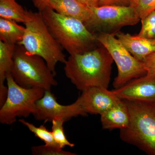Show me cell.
I'll list each match as a JSON object with an SVG mask.
<instances>
[{"label": "cell", "instance_id": "1", "mask_svg": "<svg viewBox=\"0 0 155 155\" xmlns=\"http://www.w3.org/2000/svg\"><path fill=\"white\" fill-rule=\"evenodd\" d=\"M114 61L101 44L82 54L70 55L65 62V75L77 89L108 88Z\"/></svg>", "mask_w": 155, "mask_h": 155}, {"label": "cell", "instance_id": "2", "mask_svg": "<svg viewBox=\"0 0 155 155\" xmlns=\"http://www.w3.org/2000/svg\"><path fill=\"white\" fill-rule=\"evenodd\" d=\"M41 12L50 32L70 55L86 52L101 45L95 34L79 19L58 14L49 7Z\"/></svg>", "mask_w": 155, "mask_h": 155}, {"label": "cell", "instance_id": "3", "mask_svg": "<svg viewBox=\"0 0 155 155\" xmlns=\"http://www.w3.org/2000/svg\"><path fill=\"white\" fill-rule=\"evenodd\" d=\"M25 32L21 45L29 54L39 56L45 61L48 67L56 75V65L67 61L64 49L50 32L41 12L27 11L24 23Z\"/></svg>", "mask_w": 155, "mask_h": 155}, {"label": "cell", "instance_id": "4", "mask_svg": "<svg viewBox=\"0 0 155 155\" xmlns=\"http://www.w3.org/2000/svg\"><path fill=\"white\" fill-rule=\"evenodd\" d=\"M125 101L130 123L128 127L120 130V139L147 154L155 155V102Z\"/></svg>", "mask_w": 155, "mask_h": 155}, {"label": "cell", "instance_id": "5", "mask_svg": "<svg viewBox=\"0 0 155 155\" xmlns=\"http://www.w3.org/2000/svg\"><path fill=\"white\" fill-rule=\"evenodd\" d=\"M11 74L15 81L25 88L51 90L58 84L55 75L45 60L39 56L28 54L21 45H16Z\"/></svg>", "mask_w": 155, "mask_h": 155}, {"label": "cell", "instance_id": "6", "mask_svg": "<svg viewBox=\"0 0 155 155\" xmlns=\"http://www.w3.org/2000/svg\"><path fill=\"white\" fill-rule=\"evenodd\" d=\"M8 94L5 101L0 108V122L11 125L17 117H27L34 114L37 101L44 94L43 89L25 88L15 81L9 73L6 76Z\"/></svg>", "mask_w": 155, "mask_h": 155}, {"label": "cell", "instance_id": "7", "mask_svg": "<svg viewBox=\"0 0 155 155\" xmlns=\"http://www.w3.org/2000/svg\"><path fill=\"white\" fill-rule=\"evenodd\" d=\"M94 34L97 40L107 49L118 68V75L113 83L115 89L119 88L132 79L147 75L142 62L133 57L115 35Z\"/></svg>", "mask_w": 155, "mask_h": 155}, {"label": "cell", "instance_id": "8", "mask_svg": "<svg viewBox=\"0 0 155 155\" xmlns=\"http://www.w3.org/2000/svg\"><path fill=\"white\" fill-rule=\"evenodd\" d=\"M89 7L92 13L84 24L94 34L102 32L116 35L122 27L135 25L140 20L131 5Z\"/></svg>", "mask_w": 155, "mask_h": 155}, {"label": "cell", "instance_id": "9", "mask_svg": "<svg viewBox=\"0 0 155 155\" xmlns=\"http://www.w3.org/2000/svg\"><path fill=\"white\" fill-rule=\"evenodd\" d=\"M33 115L36 120L45 122L55 119L67 121L72 117L84 116L76 101L68 105L61 104L51 90L45 91L43 96L37 101Z\"/></svg>", "mask_w": 155, "mask_h": 155}, {"label": "cell", "instance_id": "10", "mask_svg": "<svg viewBox=\"0 0 155 155\" xmlns=\"http://www.w3.org/2000/svg\"><path fill=\"white\" fill-rule=\"evenodd\" d=\"M120 100L113 90L94 87L82 91L75 101L86 116L88 114L100 115Z\"/></svg>", "mask_w": 155, "mask_h": 155}, {"label": "cell", "instance_id": "11", "mask_svg": "<svg viewBox=\"0 0 155 155\" xmlns=\"http://www.w3.org/2000/svg\"><path fill=\"white\" fill-rule=\"evenodd\" d=\"M119 98L140 102H155V76L134 78L113 90Z\"/></svg>", "mask_w": 155, "mask_h": 155}, {"label": "cell", "instance_id": "12", "mask_svg": "<svg viewBox=\"0 0 155 155\" xmlns=\"http://www.w3.org/2000/svg\"><path fill=\"white\" fill-rule=\"evenodd\" d=\"M116 37L133 57L142 62L148 56L155 52V39L144 38L119 31Z\"/></svg>", "mask_w": 155, "mask_h": 155}, {"label": "cell", "instance_id": "13", "mask_svg": "<svg viewBox=\"0 0 155 155\" xmlns=\"http://www.w3.org/2000/svg\"><path fill=\"white\" fill-rule=\"evenodd\" d=\"M100 116L102 127L104 130H121L128 127L130 123L128 107L124 100H119Z\"/></svg>", "mask_w": 155, "mask_h": 155}, {"label": "cell", "instance_id": "14", "mask_svg": "<svg viewBox=\"0 0 155 155\" xmlns=\"http://www.w3.org/2000/svg\"><path fill=\"white\" fill-rule=\"evenodd\" d=\"M48 7L58 14L79 19L84 23L91 17L92 11L78 0H51Z\"/></svg>", "mask_w": 155, "mask_h": 155}, {"label": "cell", "instance_id": "15", "mask_svg": "<svg viewBox=\"0 0 155 155\" xmlns=\"http://www.w3.org/2000/svg\"><path fill=\"white\" fill-rule=\"evenodd\" d=\"M16 45L0 41V107L7 97L8 87L5 85V81L7 75L11 73Z\"/></svg>", "mask_w": 155, "mask_h": 155}, {"label": "cell", "instance_id": "16", "mask_svg": "<svg viewBox=\"0 0 155 155\" xmlns=\"http://www.w3.org/2000/svg\"><path fill=\"white\" fill-rule=\"evenodd\" d=\"M25 27L17 22L0 17V41L9 44L17 45L23 38Z\"/></svg>", "mask_w": 155, "mask_h": 155}, {"label": "cell", "instance_id": "17", "mask_svg": "<svg viewBox=\"0 0 155 155\" xmlns=\"http://www.w3.org/2000/svg\"><path fill=\"white\" fill-rule=\"evenodd\" d=\"M27 12L16 0H0V17L24 23Z\"/></svg>", "mask_w": 155, "mask_h": 155}, {"label": "cell", "instance_id": "18", "mask_svg": "<svg viewBox=\"0 0 155 155\" xmlns=\"http://www.w3.org/2000/svg\"><path fill=\"white\" fill-rule=\"evenodd\" d=\"M19 121L22 125L27 127L31 132L34 134L35 137L43 141L45 144L59 147L54 140L51 131L48 130L45 125H41L39 127H36L33 124L25 121L24 119H19Z\"/></svg>", "mask_w": 155, "mask_h": 155}, {"label": "cell", "instance_id": "19", "mask_svg": "<svg viewBox=\"0 0 155 155\" xmlns=\"http://www.w3.org/2000/svg\"><path fill=\"white\" fill-rule=\"evenodd\" d=\"M66 122L63 119H55L51 121L52 130L53 137L61 148L64 149L66 146L73 147L75 146L74 143L70 142L67 139L64 133V124Z\"/></svg>", "mask_w": 155, "mask_h": 155}, {"label": "cell", "instance_id": "20", "mask_svg": "<svg viewBox=\"0 0 155 155\" xmlns=\"http://www.w3.org/2000/svg\"><path fill=\"white\" fill-rule=\"evenodd\" d=\"M140 20L141 30L137 35L144 38L155 39V11Z\"/></svg>", "mask_w": 155, "mask_h": 155}, {"label": "cell", "instance_id": "21", "mask_svg": "<svg viewBox=\"0 0 155 155\" xmlns=\"http://www.w3.org/2000/svg\"><path fill=\"white\" fill-rule=\"evenodd\" d=\"M33 155H75V153L64 150L63 149L56 146L45 144L31 147Z\"/></svg>", "mask_w": 155, "mask_h": 155}, {"label": "cell", "instance_id": "22", "mask_svg": "<svg viewBox=\"0 0 155 155\" xmlns=\"http://www.w3.org/2000/svg\"><path fill=\"white\" fill-rule=\"evenodd\" d=\"M130 5L141 19L155 11V0H134Z\"/></svg>", "mask_w": 155, "mask_h": 155}, {"label": "cell", "instance_id": "23", "mask_svg": "<svg viewBox=\"0 0 155 155\" xmlns=\"http://www.w3.org/2000/svg\"><path fill=\"white\" fill-rule=\"evenodd\" d=\"M147 75L155 76V52L148 56L143 61Z\"/></svg>", "mask_w": 155, "mask_h": 155}, {"label": "cell", "instance_id": "24", "mask_svg": "<svg viewBox=\"0 0 155 155\" xmlns=\"http://www.w3.org/2000/svg\"><path fill=\"white\" fill-rule=\"evenodd\" d=\"M131 2L129 0H99V6H130Z\"/></svg>", "mask_w": 155, "mask_h": 155}, {"label": "cell", "instance_id": "25", "mask_svg": "<svg viewBox=\"0 0 155 155\" xmlns=\"http://www.w3.org/2000/svg\"><path fill=\"white\" fill-rule=\"evenodd\" d=\"M51 0H32L34 5L39 12H41L48 6Z\"/></svg>", "mask_w": 155, "mask_h": 155}, {"label": "cell", "instance_id": "26", "mask_svg": "<svg viewBox=\"0 0 155 155\" xmlns=\"http://www.w3.org/2000/svg\"><path fill=\"white\" fill-rule=\"evenodd\" d=\"M87 7H98L99 0H78Z\"/></svg>", "mask_w": 155, "mask_h": 155}, {"label": "cell", "instance_id": "27", "mask_svg": "<svg viewBox=\"0 0 155 155\" xmlns=\"http://www.w3.org/2000/svg\"><path fill=\"white\" fill-rule=\"evenodd\" d=\"M129 1H130V2H131H131H133L134 0H129Z\"/></svg>", "mask_w": 155, "mask_h": 155}]
</instances>
